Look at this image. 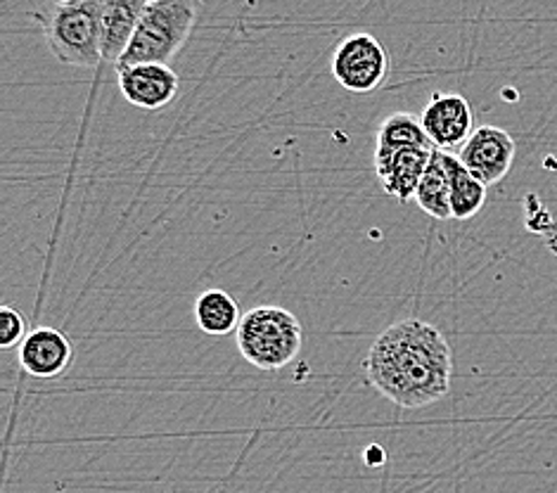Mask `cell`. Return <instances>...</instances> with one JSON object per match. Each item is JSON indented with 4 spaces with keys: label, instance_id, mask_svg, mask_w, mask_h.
<instances>
[{
    "label": "cell",
    "instance_id": "cell-10",
    "mask_svg": "<svg viewBox=\"0 0 557 493\" xmlns=\"http://www.w3.org/2000/svg\"><path fill=\"white\" fill-rule=\"evenodd\" d=\"M432 152V148H406L387 155H375V173L384 193L399 199V202L416 199L420 181L430 167Z\"/></svg>",
    "mask_w": 557,
    "mask_h": 493
},
{
    "label": "cell",
    "instance_id": "cell-13",
    "mask_svg": "<svg viewBox=\"0 0 557 493\" xmlns=\"http://www.w3.org/2000/svg\"><path fill=\"white\" fill-rule=\"evenodd\" d=\"M195 321L205 335L223 337L240 328V306L225 289H207L195 301Z\"/></svg>",
    "mask_w": 557,
    "mask_h": 493
},
{
    "label": "cell",
    "instance_id": "cell-8",
    "mask_svg": "<svg viewBox=\"0 0 557 493\" xmlns=\"http://www.w3.org/2000/svg\"><path fill=\"white\" fill-rule=\"evenodd\" d=\"M181 78L169 64H136L119 70V90L140 110L157 112L174 102Z\"/></svg>",
    "mask_w": 557,
    "mask_h": 493
},
{
    "label": "cell",
    "instance_id": "cell-5",
    "mask_svg": "<svg viewBox=\"0 0 557 493\" xmlns=\"http://www.w3.org/2000/svg\"><path fill=\"white\" fill-rule=\"evenodd\" d=\"M387 72L389 56L373 34H351L335 48L333 76L344 90L366 96L384 84Z\"/></svg>",
    "mask_w": 557,
    "mask_h": 493
},
{
    "label": "cell",
    "instance_id": "cell-9",
    "mask_svg": "<svg viewBox=\"0 0 557 493\" xmlns=\"http://www.w3.org/2000/svg\"><path fill=\"white\" fill-rule=\"evenodd\" d=\"M74 361L72 342L55 328L32 330L20 346V363L38 380H55L64 375Z\"/></svg>",
    "mask_w": 557,
    "mask_h": 493
},
{
    "label": "cell",
    "instance_id": "cell-16",
    "mask_svg": "<svg viewBox=\"0 0 557 493\" xmlns=\"http://www.w3.org/2000/svg\"><path fill=\"white\" fill-rule=\"evenodd\" d=\"M24 340H26L24 316L5 304L3 309H0V346H3V349H15V346H22Z\"/></svg>",
    "mask_w": 557,
    "mask_h": 493
},
{
    "label": "cell",
    "instance_id": "cell-1",
    "mask_svg": "<svg viewBox=\"0 0 557 493\" xmlns=\"http://www.w3.org/2000/svg\"><path fill=\"white\" fill-rule=\"evenodd\" d=\"M366 375L396 406H432L450 392L454 349L432 323L404 318L380 332L370 346Z\"/></svg>",
    "mask_w": 557,
    "mask_h": 493
},
{
    "label": "cell",
    "instance_id": "cell-7",
    "mask_svg": "<svg viewBox=\"0 0 557 493\" xmlns=\"http://www.w3.org/2000/svg\"><path fill=\"white\" fill-rule=\"evenodd\" d=\"M420 122L434 150L444 152L462 148L474 133L470 102L458 93H434Z\"/></svg>",
    "mask_w": 557,
    "mask_h": 493
},
{
    "label": "cell",
    "instance_id": "cell-6",
    "mask_svg": "<svg viewBox=\"0 0 557 493\" xmlns=\"http://www.w3.org/2000/svg\"><path fill=\"white\" fill-rule=\"evenodd\" d=\"M515 140L508 131L498 126H480L474 128L468 143L462 145L458 159L472 176L488 185H496L508 176L515 162Z\"/></svg>",
    "mask_w": 557,
    "mask_h": 493
},
{
    "label": "cell",
    "instance_id": "cell-14",
    "mask_svg": "<svg viewBox=\"0 0 557 493\" xmlns=\"http://www.w3.org/2000/svg\"><path fill=\"white\" fill-rule=\"evenodd\" d=\"M416 202L424 214L436 221H448L450 217V181L444 162V150H434L430 167L424 171L420 188L416 193Z\"/></svg>",
    "mask_w": 557,
    "mask_h": 493
},
{
    "label": "cell",
    "instance_id": "cell-2",
    "mask_svg": "<svg viewBox=\"0 0 557 493\" xmlns=\"http://www.w3.org/2000/svg\"><path fill=\"white\" fill-rule=\"evenodd\" d=\"M197 8L188 0H148L119 70L136 64H169L188 41L197 22Z\"/></svg>",
    "mask_w": 557,
    "mask_h": 493
},
{
    "label": "cell",
    "instance_id": "cell-11",
    "mask_svg": "<svg viewBox=\"0 0 557 493\" xmlns=\"http://www.w3.org/2000/svg\"><path fill=\"white\" fill-rule=\"evenodd\" d=\"M145 3H148V0H102V62L114 66L122 62L131 41H134Z\"/></svg>",
    "mask_w": 557,
    "mask_h": 493
},
{
    "label": "cell",
    "instance_id": "cell-3",
    "mask_svg": "<svg viewBox=\"0 0 557 493\" xmlns=\"http://www.w3.org/2000/svg\"><path fill=\"white\" fill-rule=\"evenodd\" d=\"M304 328L295 313L283 306H257L243 316L237 328V349L249 366L281 370L299 356Z\"/></svg>",
    "mask_w": 557,
    "mask_h": 493
},
{
    "label": "cell",
    "instance_id": "cell-15",
    "mask_svg": "<svg viewBox=\"0 0 557 493\" xmlns=\"http://www.w3.org/2000/svg\"><path fill=\"white\" fill-rule=\"evenodd\" d=\"M406 148H432L428 133L422 128V122L418 116L408 112H396L382 122L377 131V145L375 155H387Z\"/></svg>",
    "mask_w": 557,
    "mask_h": 493
},
{
    "label": "cell",
    "instance_id": "cell-12",
    "mask_svg": "<svg viewBox=\"0 0 557 493\" xmlns=\"http://www.w3.org/2000/svg\"><path fill=\"white\" fill-rule=\"evenodd\" d=\"M444 162L450 181V217L456 221H468L482 211L486 202V185L476 181L456 155L444 152Z\"/></svg>",
    "mask_w": 557,
    "mask_h": 493
},
{
    "label": "cell",
    "instance_id": "cell-4",
    "mask_svg": "<svg viewBox=\"0 0 557 493\" xmlns=\"http://www.w3.org/2000/svg\"><path fill=\"white\" fill-rule=\"evenodd\" d=\"M102 0H70L50 5L41 24L52 56L70 66H96L102 62L100 32Z\"/></svg>",
    "mask_w": 557,
    "mask_h": 493
}]
</instances>
